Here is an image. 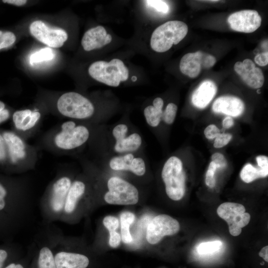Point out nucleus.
Masks as SVG:
<instances>
[{
  "instance_id": "obj_1",
  "label": "nucleus",
  "mask_w": 268,
  "mask_h": 268,
  "mask_svg": "<svg viewBox=\"0 0 268 268\" xmlns=\"http://www.w3.org/2000/svg\"><path fill=\"white\" fill-rule=\"evenodd\" d=\"M95 125L69 120L55 127L48 134L45 142L60 152H69L80 149L90 141Z\"/></svg>"
},
{
  "instance_id": "obj_20",
  "label": "nucleus",
  "mask_w": 268,
  "mask_h": 268,
  "mask_svg": "<svg viewBox=\"0 0 268 268\" xmlns=\"http://www.w3.org/2000/svg\"><path fill=\"white\" fill-rule=\"evenodd\" d=\"M54 259L57 268H86L89 263L83 255L64 251L57 253Z\"/></svg>"
},
{
  "instance_id": "obj_44",
  "label": "nucleus",
  "mask_w": 268,
  "mask_h": 268,
  "mask_svg": "<svg viewBox=\"0 0 268 268\" xmlns=\"http://www.w3.org/2000/svg\"><path fill=\"white\" fill-rule=\"evenodd\" d=\"M2 1L4 3L11 4L17 6H22L25 4L27 1L25 0H3Z\"/></svg>"
},
{
  "instance_id": "obj_26",
  "label": "nucleus",
  "mask_w": 268,
  "mask_h": 268,
  "mask_svg": "<svg viewBox=\"0 0 268 268\" xmlns=\"http://www.w3.org/2000/svg\"><path fill=\"white\" fill-rule=\"evenodd\" d=\"M38 265V268H57L54 255L49 248L44 247L40 250Z\"/></svg>"
},
{
  "instance_id": "obj_38",
  "label": "nucleus",
  "mask_w": 268,
  "mask_h": 268,
  "mask_svg": "<svg viewBox=\"0 0 268 268\" xmlns=\"http://www.w3.org/2000/svg\"><path fill=\"white\" fill-rule=\"evenodd\" d=\"M219 134L220 130L213 124L208 126L204 131L205 136L208 139L216 138Z\"/></svg>"
},
{
  "instance_id": "obj_22",
  "label": "nucleus",
  "mask_w": 268,
  "mask_h": 268,
  "mask_svg": "<svg viewBox=\"0 0 268 268\" xmlns=\"http://www.w3.org/2000/svg\"><path fill=\"white\" fill-rule=\"evenodd\" d=\"M85 184L80 180L72 182L66 197L64 210L67 213L72 212L79 200L85 193Z\"/></svg>"
},
{
  "instance_id": "obj_10",
  "label": "nucleus",
  "mask_w": 268,
  "mask_h": 268,
  "mask_svg": "<svg viewBox=\"0 0 268 268\" xmlns=\"http://www.w3.org/2000/svg\"><path fill=\"white\" fill-rule=\"evenodd\" d=\"M106 162L112 170L130 172L137 176L144 175L146 171V160L139 152L112 155Z\"/></svg>"
},
{
  "instance_id": "obj_34",
  "label": "nucleus",
  "mask_w": 268,
  "mask_h": 268,
  "mask_svg": "<svg viewBox=\"0 0 268 268\" xmlns=\"http://www.w3.org/2000/svg\"><path fill=\"white\" fill-rule=\"evenodd\" d=\"M7 160L6 146L2 130H0V165L5 166Z\"/></svg>"
},
{
  "instance_id": "obj_5",
  "label": "nucleus",
  "mask_w": 268,
  "mask_h": 268,
  "mask_svg": "<svg viewBox=\"0 0 268 268\" xmlns=\"http://www.w3.org/2000/svg\"><path fill=\"white\" fill-rule=\"evenodd\" d=\"M188 31V26L183 21H167L153 31L150 38V47L156 52H166L173 45H177L181 42L186 36Z\"/></svg>"
},
{
  "instance_id": "obj_14",
  "label": "nucleus",
  "mask_w": 268,
  "mask_h": 268,
  "mask_svg": "<svg viewBox=\"0 0 268 268\" xmlns=\"http://www.w3.org/2000/svg\"><path fill=\"white\" fill-rule=\"evenodd\" d=\"M41 117V113L37 109L17 110L11 117L13 131L26 139L37 129Z\"/></svg>"
},
{
  "instance_id": "obj_40",
  "label": "nucleus",
  "mask_w": 268,
  "mask_h": 268,
  "mask_svg": "<svg viewBox=\"0 0 268 268\" xmlns=\"http://www.w3.org/2000/svg\"><path fill=\"white\" fill-rule=\"evenodd\" d=\"M255 63L260 66H266L268 64V51L257 54L254 58Z\"/></svg>"
},
{
  "instance_id": "obj_25",
  "label": "nucleus",
  "mask_w": 268,
  "mask_h": 268,
  "mask_svg": "<svg viewBox=\"0 0 268 268\" xmlns=\"http://www.w3.org/2000/svg\"><path fill=\"white\" fill-rule=\"evenodd\" d=\"M121 224V239L125 243L132 242L133 238L130 232V226L135 219L134 213L130 211H124L120 216Z\"/></svg>"
},
{
  "instance_id": "obj_18",
  "label": "nucleus",
  "mask_w": 268,
  "mask_h": 268,
  "mask_svg": "<svg viewBox=\"0 0 268 268\" xmlns=\"http://www.w3.org/2000/svg\"><path fill=\"white\" fill-rule=\"evenodd\" d=\"M216 113H222L232 117H238L244 111V102L240 98L233 96H222L217 98L212 106Z\"/></svg>"
},
{
  "instance_id": "obj_24",
  "label": "nucleus",
  "mask_w": 268,
  "mask_h": 268,
  "mask_svg": "<svg viewBox=\"0 0 268 268\" xmlns=\"http://www.w3.org/2000/svg\"><path fill=\"white\" fill-rule=\"evenodd\" d=\"M163 109L157 108L152 105L145 107L143 115L146 124L152 128L157 127L162 121Z\"/></svg>"
},
{
  "instance_id": "obj_32",
  "label": "nucleus",
  "mask_w": 268,
  "mask_h": 268,
  "mask_svg": "<svg viewBox=\"0 0 268 268\" xmlns=\"http://www.w3.org/2000/svg\"><path fill=\"white\" fill-rule=\"evenodd\" d=\"M145 1L148 5L154 8L159 12L166 13L169 11V6L164 1L150 0H146Z\"/></svg>"
},
{
  "instance_id": "obj_28",
  "label": "nucleus",
  "mask_w": 268,
  "mask_h": 268,
  "mask_svg": "<svg viewBox=\"0 0 268 268\" xmlns=\"http://www.w3.org/2000/svg\"><path fill=\"white\" fill-rule=\"evenodd\" d=\"M222 244L221 242L219 241L203 242L199 245L197 251L201 255L211 254L217 251Z\"/></svg>"
},
{
  "instance_id": "obj_42",
  "label": "nucleus",
  "mask_w": 268,
  "mask_h": 268,
  "mask_svg": "<svg viewBox=\"0 0 268 268\" xmlns=\"http://www.w3.org/2000/svg\"><path fill=\"white\" fill-rule=\"evenodd\" d=\"M7 195V191L5 187L0 182V210L5 206V198Z\"/></svg>"
},
{
  "instance_id": "obj_46",
  "label": "nucleus",
  "mask_w": 268,
  "mask_h": 268,
  "mask_svg": "<svg viewBox=\"0 0 268 268\" xmlns=\"http://www.w3.org/2000/svg\"><path fill=\"white\" fill-rule=\"evenodd\" d=\"M7 254L6 252L3 250L0 249V268L2 267L3 263L6 259Z\"/></svg>"
},
{
  "instance_id": "obj_13",
  "label": "nucleus",
  "mask_w": 268,
  "mask_h": 268,
  "mask_svg": "<svg viewBox=\"0 0 268 268\" xmlns=\"http://www.w3.org/2000/svg\"><path fill=\"white\" fill-rule=\"evenodd\" d=\"M215 63L216 59L214 56L199 51L183 56L180 61L179 67L183 74L191 78H195L200 74L202 68H209Z\"/></svg>"
},
{
  "instance_id": "obj_21",
  "label": "nucleus",
  "mask_w": 268,
  "mask_h": 268,
  "mask_svg": "<svg viewBox=\"0 0 268 268\" xmlns=\"http://www.w3.org/2000/svg\"><path fill=\"white\" fill-rule=\"evenodd\" d=\"M234 69L244 82L250 87L258 89L263 85L265 78L260 68L255 67L254 68L245 69L242 62H237L234 66Z\"/></svg>"
},
{
  "instance_id": "obj_29",
  "label": "nucleus",
  "mask_w": 268,
  "mask_h": 268,
  "mask_svg": "<svg viewBox=\"0 0 268 268\" xmlns=\"http://www.w3.org/2000/svg\"><path fill=\"white\" fill-rule=\"evenodd\" d=\"M178 107L173 103H169L163 110L162 121L167 125H171L176 118Z\"/></svg>"
},
{
  "instance_id": "obj_3",
  "label": "nucleus",
  "mask_w": 268,
  "mask_h": 268,
  "mask_svg": "<svg viewBox=\"0 0 268 268\" xmlns=\"http://www.w3.org/2000/svg\"><path fill=\"white\" fill-rule=\"evenodd\" d=\"M109 149L112 155L139 152L143 144L141 135L130 124L121 121L108 131Z\"/></svg>"
},
{
  "instance_id": "obj_15",
  "label": "nucleus",
  "mask_w": 268,
  "mask_h": 268,
  "mask_svg": "<svg viewBox=\"0 0 268 268\" xmlns=\"http://www.w3.org/2000/svg\"><path fill=\"white\" fill-rule=\"evenodd\" d=\"M227 21L232 30L249 33L260 27L262 18L256 10H243L231 14Z\"/></svg>"
},
{
  "instance_id": "obj_19",
  "label": "nucleus",
  "mask_w": 268,
  "mask_h": 268,
  "mask_svg": "<svg viewBox=\"0 0 268 268\" xmlns=\"http://www.w3.org/2000/svg\"><path fill=\"white\" fill-rule=\"evenodd\" d=\"M217 92L215 83L210 80L201 82L193 92L191 101L196 107L205 108L215 96Z\"/></svg>"
},
{
  "instance_id": "obj_6",
  "label": "nucleus",
  "mask_w": 268,
  "mask_h": 268,
  "mask_svg": "<svg viewBox=\"0 0 268 268\" xmlns=\"http://www.w3.org/2000/svg\"><path fill=\"white\" fill-rule=\"evenodd\" d=\"M165 191L173 201H179L184 196L186 191V174L182 160L172 156L165 162L161 171Z\"/></svg>"
},
{
  "instance_id": "obj_39",
  "label": "nucleus",
  "mask_w": 268,
  "mask_h": 268,
  "mask_svg": "<svg viewBox=\"0 0 268 268\" xmlns=\"http://www.w3.org/2000/svg\"><path fill=\"white\" fill-rule=\"evenodd\" d=\"M109 245L112 248L118 247L121 241V236L116 231L110 232Z\"/></svg>"
},
{
  "instance_id": "obj_43",
  "label": "nucleus",
  "mask_w": 268,
  "mask_h": 268,
  "mask_svg": "<svg viewBox=\"0 0 268 268\" xmlns=\"http://www.w3.org/2000/svg\"><path fill=\"white\" fill-rule=\"evenodd\" d=\"M234 122L232 118L227 116L222 121V126L224 129H229L234 125Z\"/></svg>"
},
{
  "instance_id": "obj_37",
  "label": "nucleus",
  "mask_w": 268,
  "mask_h": 268,
  "mask_svg": "<svg viewBox=\"0 0 268 268\" xmlns=\"http://www.w3.org/2000/svg\"><path fill=\"white\" fill-rule=\"evenodd\" d=\"M11 116L10 111L6 108L5 104L0 101V125L7 122Z\"/></svg>"
},
{
  "instance_id": "obj_45",
  "label": "nucleus",
  "mask_w": 268,
  "mask_h": 268,
  "mask_svg": "<svg viewBox=\"0 0 268 268\" xmlns=\"http://www.w3.org/2000/svg\"><path fill=\"white\" fill-rule=\"evenodd\" d=\"M260 257L263 258L265 261L268 262V246L263 247L259 253Z\"/></svg>"
},
{
  "instance_id": "obj_23",
  "label": "nucleus",
  "mask_w": 268,
  "mask_h": 268,
  "mask_svg": "<svg viewBox=\"0 0 268 268\" xmlns=\"http://www.w3.org/2000/svg\"><path fill=\"white\" fill-rule=\"evenodd\" d=\"M268 175V171L263 170L258 167L247 163L243 167L240 172V177L246 183H251L261 178H265Z\"/></svg>"
},
{
  "instance_id": "obj_41",
  "label": "nucleus",
  "mask_w": 268,
  "mask_h": 268,
  "mask_svg": "<svg viewBox=\"0 0 268 268\" xmlns=\"http://www.w3.org/2000/svg\"><path fill=\"white\" fill-rule=\"evenodd\" d=\"M258 166L261 169L268 171V157L265 155H259L256 157Z\"/></svg>"
},
{
  "instance_id": "obj_33",
  "label": "nucleus",
  "mask_w": 268,
  "mask_h": 268,
  "mask_svg": "<svg viewBox=\"0 0 268 268\" xmlns=\"http://www.w3.org/2000/svg\"><path fill=\"white\" fill-rule=\"evenodd\" d=\"M232 137V136L230 134L220 133L215 138L213 146L215 148H221L227 144Z\"/></svg>"
},
{
  "instance_id": "obj_30",
  "label": "nucleus",
  "mask_w": 268,
  "mask_h": 268,
  "mask_svg": "<svg viewBox=\"0 0 268 268\" xmlns=\"http://www.w3.org/2000/svg\"><path fill=\"white\" fill-rule=\"evenodd\" d=\"M16 40L14 34L10 31L3 32L0 36V50L12 45Z\"/></svg>"
},
{
  "instance_id": "obj_47",
  "label": "nucleus",
  "mask_w": 268,
  "mask_h": 268,
  "mask_svg": "<svg viewBox=\"0 0 268 268\" xmlns=\"http://www.w3.org/2000/svg\"><path fill=\"white\" fill-rule=\"evenodd\" d=\"M5 268H23V266L20 264H10Z\"/></svg>"
},
{
  "instance_id": "obj_11",
  "label": "nucleus",
  "mask_w": 268,
  "mask_h": 268,
  "mask_svg": "<svg viewBox=\"0 0 268 268\" xmlns=\"http://www.w3.org/2000/svg\"><path fill=\"white\" fill-rule=\"evenodd\" d=\"M29 30L37 40L52 48L62 47L68 38L63 29L50 26L41 20L33 21L29 26Z\"/></svg>"
},
{
  "instance_id": "obj_8",
  "label": "nucleus",
  "mask_w": 268,
  "mask_h": 268,
  "mask_svg": "<svg viewBox=\"0 0 268 268\" xmlns=\"http://www.w3.org/2000/svg\"><path fill=\"white\" fill-rule=\"evenodd\" d=\"M108 191L104 195L106 202L112 204L132 205L139 199L137 188L133 184L118 176H112L107 182Z\"/></svg>"
},
{
  "instance_id": "obj_12",
  "label": "nucleus",
  "mask_w": 268,
  "mask_h": 268,
  "mask_svg": "<svg viewBox=\"0 0 268 268\" xmlns=\"http://www.w3.org/2000/svg\"><path fill=\"white\" fill-rule=\"evenodd\" d=\"M179 230L180 224L176 219L166 214H160L149 223L146 230V240L150 244H155L164 236L176 234Z\"/></svg>"
},
{
  "instance_id": "obj_2",
  "label": "nucleus",
  "mask_w": 268,
  "mask_h": 268,
  "mask_svg": "<svg viewBox=\"0 0 268 268\" xmlns=\"http://www.w3.org/2000/svg\"><path fill=\"white\" fill-rule=\"evenodd\" d=\"M5 139L7 161L5 166L16 168H26L34 165L37 154L26 139L13 130H2Z\"/></svg>"
},
{
  "instance_id": "obj_36",
  "label": "nucleus",
  "mask_w": 268,
  "mask_h": 268,
  "mask_svg": "<svg viewBox=\"0 0 268 268\" xmlns=\"http://www.w3.org/2000/svg\"><path fill=\"white\" fill-rule=\"evenodd\" d=\"M211 160L216 165L217 168H223L227 166V160L224 156L220 153L216 152L211 156Z\"/></svg>"
},
{
  "instance_id": "obj_27",
  "label": "nucleus",
  "mask_w": 268,
  "mask_h": 268,
  "mask_svg": "<svg viewBox=\"0 0 268 268\" xmlns=\"http://www.w3.org/2000/svg\"><path fill=\"white\" fill-rule=\"evenodd\" d=\"M54 57V53L53 50L49 47H46L31 54L29 60L30 64L33 65L44 61H50Z\"/></svg>"
},
{
  "instance_id": "obj_4",
  "label": "nucleus",
  "mask_w": 268,
  "mask_h": 268,
  "mask_svg": "<svg viewBox=\"0 0 268 268\" xmlns=\"http://www.w3.org/2000/svg\"><path fill=\"white\" fill-rule=\"evenodd\" d=\"M57 108L62 116L69 120L94 124L91 120L95 113L94 105L79 93L68 92L62 94L57 100Z\"/></svg>"
},
{
  "instance_id": "obj_17",
  "label": "nucleus",
  "mask_w": 268,
  "mask_h": 268,
  "mask_svg": "<svg viewBox=\"0 0 268 268\" xmlns=\"http://www.w3.org/2000/svg\"><path fill=\"white\" fill-rule=\"evenodd\" d=\"M112 38L107 34L105 28L102 26H97L88 30L84 34L81 45L86 51L101 48L109 44Z\"/></svg>"
},
{
  "instance_id": "obj_16",
  "label": "nucleus",
  "mask_w": 268,
  "mask_h": 268,
  "mask_svg": "<svg viewBox=\"0 0 268 268\" xmlns=\"http://www.w3.org/2000/svg\"><path fill=\"white\" fill-rule=\"evenodd\" d=\"M72 182L70 177L62 176L52 184L50 194V205L55 212H60L64 207L65 201Z\"/></svg>"
},
{
  "instance_id": "obj_9",
  "label": "nucleus",
  "mask_w": 268,
  "mask_h": 268,
  "mask_svg": "<svg viewBox=\"0 0 268 268\" xmlns=\"http://www.w3.org/2000/svg\"><path fill=\"white\" fill-rule=\"evenodd\" d=\"M245 211L244 206L241 204L225 202L218 206L217 213L227 223L230 234L237 236L241 234L242 228L250 221V214Z\"/></svg>"
},
{
  "instance_id": "obj_35",
  "label": "nucleus",
  "mask_w": 268,
  "mask_h": 268,
  "mask_svg": "<svg viewBox=\"0 0 268 268\" xmlns=\"http://www.w3.org/2000/svg\"><path fill=\"white\" fill-rule=\"evenodd\" d=\"M103 223L109 232L116 231L119 225L118 219L113 216H106L103 220Z\"/></svg>"
},
{
  "instance_id": "obj_31",
  "label": "nucleus",
  "mask_w": 268,
  "mask_h": 268,
  "mask_svg": "<svg viewBox=\"0 0 268 268\" xmlns=\"http://www.w3.org/2000/svg\"><path fill=\"white\" fill-rule=\"evenodd\" d=\"M216 169V165L211 161L209 165L205 176V184L209 188H213L215 185L214 175Z\"/></svg>"
},
{
  "instance_id": "obj_49",
  "label": "nucleus",
  "mask_w": 268,
  "mask_h": 268,
  "mask_svg": "<svg viewBox=\"0 0 268 268\" xmlns=\"http://www.w3.org/2000/svg\"><path fill=\"white\" fill-rule=\"evenodd\" d=\"M257 93H258L259 94H260V89L257 90Z\"/></svg>"
},
{
  "instance_id": "obj_48",
  "label": "nucleus",
  "mask_w": 268,
  "mask_h": 268,
  "mask_svg": "<svg viewBox=\"0 0 268 268\" xmlns=\"http://www.w3.org/2000/svg\"><path fill=\"white\" fill-rule=\"evenodd\" d=\"M136 79L137 78L136 77V76H133L132 78V80L134 81H135Z\"/></svg>"
},
{
  "instance_id": "obj_7",
  "label": "nucleus",
  "mask_w": 268,
  "mask_h": 268,
  "mask_svg": "<svg viewBox=\"0 0 268 268\" xmlns=\"http://www.w3.org/2000/svg\"><path fill=\"white\" fill-rule=\"evenodd\" d=\"M89 75L96 81L112 87H118L121 82L128 80L129 69L123 62L113 59L109 62L98 61L89 67Z\"/></svg>"
}]
</instances>
